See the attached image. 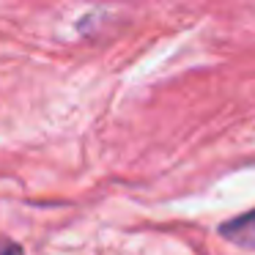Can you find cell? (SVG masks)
<instances>
[{"instance_id":"1","label":"cell","mask_w":255,"mask_h":255,"mask_svg":"<svg viewBox=\"0 0 255 255\" xmlns=\"http://www.w3.org/2000/svg\"><path fill=\"white\" fill-rule=\"evenodd\" d=\"M220 236L242 250H255V209L244 211L239 217H231L220 225Z\"/></svg>"},{"instance_id":"2","label":"cell","mask_w":255,"mask_h":255,"mask_svg":"<svg viewBox=\"0 0 255 255\" xmlns=\"http://www.w3.org/2000/svg\"><path fill=\"white\" fill-rule=\"evenodd\" d=\"M0 255H25L22 247L11 239H0Z\"/></svg>"}]
</instances>
